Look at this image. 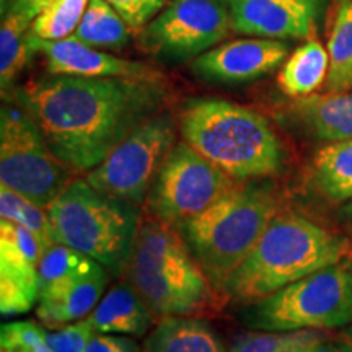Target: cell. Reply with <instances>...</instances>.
<instances>
[{
	"label": "cell",
	"mask_w": 352,
	"mask_h": 352,
	"mask_svg": "<svg viewBox=\"0 0 352 352\" xmlns=\"http://www.w3.org/2000/svg\"><path fill=\"white\" fill-rule=\"evenodd\" d=\"M51 151L74 173H88L155 114L168 90L164 77H82L51 74L15 91Z\"/></svg>",
	"instance_id": "cell-1"
},
{
	"label": "cell",
	"mask_w": 352,
	"mask_h": 352,
	"mask_svg": "<svg viewBox=\"0 0 352 352\" xmlns=\"http://www.w3.org/2000/svg\"><path fill=\"white\" fill-rule=\"evenodd\" d=\"M349 245L302 215H276L236 267L223 294L239 303L270 297L311 272L347 256Z\"/></svg>",
	"instance_id": "cell-2"
},
{
	"label": "cell",
	"mask_w": 352,
	"mask_h": 352,
	"mask_svg": "<svg viewBox=\"0 0 352 352\" xmlns=\"http://www.w3.org/2000/svg\"><path fill=\"white\" fill-rule=\"evenodd\" d=\"M183 140L235 182L276 175L283 144L261 114L219 98L188 101L179 118Z\"/></svg>",
	"instance_id": "cell-3"
},
{
	"label": "cell",
	"mask_w": 352,
	"mask_h": 352,
	"mask_svg": "<svg viewBox=\"0 0 352 352\" xmlns=\"http://www.w3.org/2000/svg\"><path fill=\"white\" fill-rule=\"evenodd\" d=\"M276 210V197L266 184L245 182L176 228L215 292L223 294L230 276L277 215Z\"/></svg>",
	"instance_id": "cell-4"
},
{
	"label": "cell",
	"mask_w": 352,
	"mask_h": 352,
	"mask_svg": "<svg viewBox=\"0 0 352 352\" xmlns=\"http://www.w3.org/2000/svg\"><path fill=\"white\" fill-rule=\"evenodd\" d=\"M124 272L155 315L192 316L212 302V284L182 233L157 219L140 222Z\"/></svg>",
	"instance_id": "cell-5"
},
{
	"label": "cell",
	"mask_w": 352,
	"mask_h": 352,
	"mask_svg": "<svg viewBox=\"0 0 352 352\" xmlns=\"http://www.w3.org/2000/svg\"><path fill=\"white\" fill-rule=\"evenodd\" d=\"M56 243L77 250L120 276L126 271L140 228L138 206L72 179L46 209Z\"/></svg>",
	"instance_id": "cell-6"
},
{
	"label": "cell",
	"mask_w": 352,
	"mask_h": 352,
	"mask_svg": "<svg viewBox=\"0 0 352 352\" xmlns=\"http://www.w3.org/2000/svg\"><path fill=\"white\" fill-rule=\"evenodd\" d=\"M248 328L259 331L333 329L352 324V258L308 274L243 311Z\"/></svg>",
	"instance_id": "cell-7"
},
{
	"label": "cell",
	"mask_w": 352,
	"mask_h": 352,
	"mask_svg": "<svg viewBox=\"0 0 352 352\" xmlns=\"http://www.w3.org/2000/svg\"><path fill=\"white\" fill-rule=\"evenodd\" d=\"M74 171L51 151L33 118L23 108L0 109V184L47 209L69 183Z\"/></svg>",
	"instance_id": "cell-8"
},
{
	"label": "cell",
	"mask_w": 352,
	"mask_h": 352,
	"mask_svg": "<svg viewBox=\"0 0 352 352\" xmlns=\"http://www.w3.org/2000/svg\"><path fill=\"white\" fill-rule=\"evenodd\" d=\"M235 184L226 171L182 140L158 170L144 208L152 219L178 228L204 212Z\"/></svg>",
	"instance_id": "cell-9"
},
{
	"label": "cell",
	"mask_w": 352,
	"mask_h": 352,
	"mask_svg": "<svg viewBox=\"0 0 352 352\" xmlns=\"http://www.w3.org/2000/svg\"><path fill=\"white\" fill-rule=\"evenodd\" d=\"M175 145L176 122L162 111L135 127L85 179L104 195L140 206Z\"/></svg>",
	"instance_id": "cell-10"
},
{
	"label": "cell",
	"mask_w": 352,
	"mask_h": 352,
	"mask_svg": "<svg viewBox=\"0 0 352 352\" xmlns=\"http://www.w3.org/2000/svg\"><path fill=\"white\" fill-rule=\"evenodd\" d=\"M232 16L219 0H171L142 28L140 44L173 60L199 57L228 36Z\"/></svg>",
	"instance_id": "cell-11"
},
{
	"label": "cell",
	"mask_w": 352,
	"mask_h": 352,
	"mask_svg": "<svg viewBox=\"0 0 352 352\" xmlns=\"http://www.w3.org/2000/svg\"><path fill=\"white\" fill-rule=\"evenodd\" d=\"M329 0H233L232 28L267 39H316Z\"/></svg>",
	"instance_id": "cell-12"
},
{
	"label": "cell",
	"mask_w": 352,
	"mask_h": 352,
	"mask_svg": "<svg viewBox=\"0 0 352 352\" xmlns=\"http://www.w3.org/2000/svg\"><path fill=\"white\" fill-rule=\"evenodd\" d=\"M289 46L279 39H235L196 57L192 70L215 83H245L274 72L287 57Z\"/></svg>",
	"instance_id": "cell-13"
},
{
	"label": "cell",
	"mask_w": 352,
	"mask_h": 352,
	"mask_svg": "<svg viewBox=\"0 0 352 352\" xmlns=\"http://www.w3.org/2000/svg\"><path fill=\"white\" fill-rule=\"evenodd\" d=\"M28 46L32 52L44 56L47 72L57 76H82V77H129V78H157L162 77L157 70L138 60L107 54L96 47L74 38L46 41L30 32Z\"/></svg>",
	"instance_id": "cell-14"
},
{
	"label": "cell",
	"mask_w": 352,
	"mask_h": 352,
	"mask_svg": "<svg viewBox=\"0 0 352 352\" xmlns=\"http://www.w3.org/2000/svg\"><path fill=\"white\" fill-rule=\"evenodd\" d=\"M108 277L107 267L100 266L77 279L43 289L36 307L38 320L46 329H56L85 318L98 305Z\"/></svg>",
	"instance_id": "cell-15"
},
{
	"label": "cell",
	"mask_w": 352,
	"mask_h": 352,
	"mask_svg": "<svg viewBox=\"0 0 352 352\" xmlns=\"http://www.w3.org/2000/svg\"><path fill=\"white\" fill-rule=\"evenodd\" d=\"M284 121L323 142L352 139V90L294 98L284 109Z\"/></svg>",
	"instance_id": "cell-16"
},
{
	"label": "cell",
	"mask_w": 352,
	"mask_h": 352,
	"mask_svg": "<svg viewBox=\"0 0 352 352\" xmlns=\"http://www.w3.org/2000/svg\"><path fill=\"white\" fill-rule=\"evenodd\" d=\"M153 311L131 283L114 285L88 318L96 333L144 336L153 324Z\"/></svg>",
	"instance_id": "cell-17"
},
{
	"label": "cell",
	"mask_w": 352,
	"mask_h": 352,
	"mask_svg": "<svg viewBox=\"0 0 352 352\" xmlns=\"http://www.w3.org/2000/svg\"><path fill=\"white\" fill-rule=\"evenodd\" d=\"M145 352H226L219 334L204 320L162 316L144 341Z\"/></svg>",
	"instance_id": "cell-18"
},
{
	"label": "cell",
	"mask_w": 352,
	"mask_h": 352,
	"mask_svg": "<svg viewBox=\"0 0 352 352\" xmlns=\"http://www.w3.org/2000/svg\"><path fill=\"white\" fill-rule=\"evenodd\" d=\"M329 69L328 50L316 39H310L292 52L280 69L277 83L284 95L303 98L314 95L327 82Z\"/></svg>",
	"instance_id": "cell-19"
},
{
	"label": "cell",
	"mask_w": 352,
	"mask_h": 352,
	"mask_svg": "<svg viewBox=\"0 0 352 352\" xmlns=\"http://www.w3.org/2000/svg\"><path fill=\"white\" fill-rule=\"evenodd\" d=\"M310 182L329 201L352 199V139L329 142L315 153Z\"/></svg>",
	"instance_id": "cell-20"
},
{
	"label": "cell",
	"mask_w": 352,
	"mask_h": 352,
	"mask_svg": "<svg viewBox=\"0 0 352 352\" xmlns=\"http://www.w3.org/2000/svg\"><path fill=\"white\" fill-rule=\"evenodd\" d=\"M39 266L0 254V311L3 316L28 314L39 302Z\"/></svg>",
	"instance_id": "cell-21"
},
{
	"label": "cell",
	"mask_w": 352,
	"mask_h": 352,
	"mask_svg": "<svg viewBox=\"0 0 352 352\" xmlns=\"http://www.w3.org/2000/svg\"><path fill=\"white\" fill-rule=\"evenodd\" d=\"M132 28L107 0H90L83 19L70 38L90 47L121 50L131 41Z\"/></svg>",
	"instance_id": "cell-22"
},
{
	"label": "cell",
	"mask_w": 352,
	"mask_h": 352,
	"mask_svg": "<svg viewBox=\"0 0 352 352\" xmlns=\"http://www.w3.org/2000/svg\"><path fill=\"white\" fill-rule=\"evenodd\" d=\"M329 69L328 94H341L352 88V0H340L334 12L328 39Z\"/></svg>",
	"instance_id": "cell-23"
},
{
	"label": "cell",
	"mask_w": 352,
	"mask_h": 352,
	"mask_svg": "<svg viewBox=\"0 0 352 352\" xmlns=\"http://www.w3.org/2000/svg\"><path fill=\"white\" fill-rule=\"evenodd\" d=\"M33 21L19 12H8L0 26V87L2 94L12 90L16 77L32 54L28 34Z\"/></svg>",
	"instance_id": "cell-24"
},
{
	"label": "cell",
	"mask_w": 352,
	"mask_h": 352,
	"mask_svg": "<svg viewBox=\"0 0 352 352\" xmlns=\"http://www.w3.org/2000/svg\"><path fill=\"white\" fill-rule=\"evenodd\" d=\"M0 217L28 228L41 243L44 252L56 245L47 210L6 184H0Z\"/></svg>",
	"instance_id": "cell-25"
},
{
	"label": "cell",
	"mask_w": 352,
	"mask_h": 352,
	"mask_svg": "<svg viewBox=\"0 0 352 352\" xmlns=\"http://www.w3.org/2000/svg\"><path fill=\"white\" fill-rule=\"evenodd\" d=\"M100 266L101 264L98 261L87 256V254L63 243H56L43 253L41 261H39L41 290L51 287V285L77 279V277L85 276Z\"/></svg>",
	"instance_id": "cell-26"
},
{
	"label": "cell",
	"mask_w": 352,
	"mask_h": 352,
	"mask_svg": "<svg viewBox=\"0 0 352 352\" xmlns=\"http://www.w3.org/2000/svg\"><path fill=\"white\" fill-rule=\"evenodd\" d=\"M88 2L90 0H51L33 20L30 32L46 41L70 38L82 21Z\"/></svg>",
	"instance_id": "cell-27"
},
{
	"label": "cell",
	"mask_w": 352,
	"mask_h": 352,
	"mask_svg": "<svg viewBox=\"0 0 352 352\" xmlns=\"http://www.w3.org/2000/svg\"><path fill=\"white\" fill-rule=\"evenodd\" d=\"M320 329L298 331H250L240 334L232 344L230 352H300L311 342L323 340Z\"/></svg>",
	"instance_id": "cell-28"
},
{
	"label": "cell",
	"mask_w": 352,
	"mask_h": 352,
	"mask_svg": "<svg viewBox=\"0 0 352 352\" xmlns=\"http://www.w3.org/2000/svg\"><path fill=\"white\" fill-rule=\"evenodd\" d=\"M0 352H52L46 331L34 321H12L0 329Z\"/></svg>",
	"instance_id": "cell-29"
},
{
	"label": "cell",
	"mask_w": 352,
	"mask_h": 352,
	"mask_svg": "<svg viewBox=\"0 0 352 352\" xmlns=\"http://www.w3.org/2000/svg\"><path fill=\"white\" fill-rule=\"evenodd\" d=\"M95 333L90 318L85 316L65 327L46 331V342L52 352H85Z\"/></svg>",
	"instance_id": "cell-30"
},
{
	"label": "cell",
	"mask_w": 352,
	"mask_h": 352,
	"mask_svg": "<svg viewBox=\"0 0 352 352\" xmlns=\"http://www.w3.org/2000/svg\"><path fill=\"white\" fill-rule=\"evenodd\" d=\"M132 30L144 28L164 10L166 0H107Z\"/></svg>",
	"instance_id": "cell-31"
},
{
	"label": "cell",
	"mask_w": 352,
	"mask_h": 352,
	"mask_svg": "<svg viewBox=\"0 0 352 352\" xmlns=\"http://www.w3.org/2000/svg\"><path fill=\"white\" fill-rule=\"evenodd\" d=\"M85 352H140V347L131 336L95 333Z\"/></svg>",
	"instance_id": "cell-32"
},
{
	"label": "cell",
	"mask_w": 352,
	"mask_h": 352,
	"mask_svg": "<svg viewBox=\"0 0 352 352\" xmlns=\"http://www.w3.org/2000/svg\"><path fill=\"white\" fill-rule=\"evenodd\" d=\"M50 2L51 0H13L10 12H19L33 21Z\"/></svg>",
	"instance_id": "cell-33"
},
{
	"label": "cell",
	"mask_w": 352,
	"mask_h": 352,
	"mask_svg": "<svg viewBox=\"0 0 352 352\" xmlns=\"http://www.w3.org/2000/svg\"><path fill=\"white\" fill-rule=\"evenodd\" d=\"M300 352H342V351L338 349V347H329L327 342H324V338H323V340H318L311 342V344L305 346Z\"/></svg>",
	"instance_id": "cell-34"
},
{
	"label": "cell",
	"mask_w": 352,
	"mask_h": 352,
	"mask_svg": "<svg viewBox=\"0 0 352 352\" xmlns=\"http://www.w3.org/2000/svg\"><path fill=\"white\" fill-rule=\"evenodd\" d=\"M336 347L342 352H352V324H349V328L342 331L340 340L336 342Z\"/></svg>",
	"instance_id": "cell-35"
},
{
	"label": "cell",
	"mask_w": 352,
	"mask_h": 352,
	"mask_svg": "<svg viewBox=\"0 0 352 352\" xmlns=\"http://www.w3.org/2000/svg\"><path fill=\"white\" fill-rule=\"evenodd\" d=\"M13 6V0H0V13H2V19L10 12V8Z\"/></svg>",
	"instance_id": "cell-36"
},
{
	"label": "cell",
	"mask_w": 352,
	"mask_h": 352,
	"mask_svg": "<svg viewBox=\"0 0 352 352\" xmlns=\"http://www.w3.org/2000/svg\"><path fill=\"white\" fill-rule=\"evenodd\" d=\"M219 2H233V0H219Z\"/></svg>",
	"instance_id": "cell-37"
}]
</instances>
